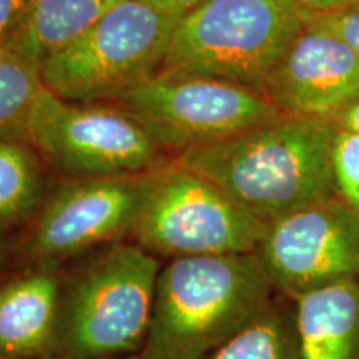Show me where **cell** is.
Masks as SVG:
<instances>
[{
    "mask_svg": "<svg viewBox=\"0 0 359 359\" xmlns=\"http://www.w3.org/2000/svg\"><path fill=\"white\" fill-rule=\"evenodd\" d=\"M114 359H140L138 354H132V356H123V358H114Z\"/></svg>",
    "mask_w": 359,
    "mask_h": 359,
    "instance_id": "obj_25",
    "label": "cell"
},
{
    "mask_svg": "<svg viewBox=\"0 0 359 359\" xmlns=\"http://www.w3.org/2000/svg\"><path fill=\"white\" fill-rule=\"evenodd\" d=\"M336 193L359 213V133L338 130L333 147Z\"/></svg>",
    "mask_w": 359,
    "mask_h": 359,
    "instance_id": "obj_18",
    "label": "cell"
},
{
    "mask_svg": "<svg viewBox=\"0 0 359 359\" xmlns=\"http://www.w3.org/2000/svg\"><path fill=\"white\" fill-rule=\"evenodd\" d=\"M42 170L24 138L0 140V228L30 217L40 203Z\"/></svg>",
    "mask_w": 359,
    "mask_h": 359,
    "instance_id": "obj_16",
    "label": "cell"
},
{
    "mask_svg": "<svg viewBox=\"0 0 359 359\" xmlns=\"http://www.w3.org/2000/svg\"><path fill=\"white\" fill-rule=\"evenodd\" d=\"M57 268L37 266L0 288V356L48 359L60 298Z\"/></svg>",
    "mask_w": 359,
    "mask_h": 359,
    "instance_id": "obj_12",
    "label": "cell"
},
{
    "mask_svg": "<svg viewBox=\"0 0 359 359\" xmlns=\"http://www.w3.org/2000/svg\"><path fill=\"white\" fill-rule=\"evenodd\" d=\"M303 25L294 0H205L180 17L161 70L205 75L262 92Z\"/></svg>",
    "mask_w": 359,
    "mask_h": 359,
    "instance_id": "obj_4",
    "label": "cell"
},
{
    "mask_svg": "<svg viewBox=\"0 0 359 359\" xmlns=\"http://www.w3.org/2000/svg\"><path fill=\"white\" fill-rule=\"evenodd\" d=\"M266 231L218 185L175 160L147 172L132 236L154 257L173 259L257 253Z\"/></svg>",
    "mask_w": 359,
    "mask_h": 359,
    "instance_id": "obj_6",
    "label": "cell"
},
{
    "mask_svg": "<svg viewBox=\"0 0 359 359\" xmlns=\"http://www.w3.org/2000/svg\"><path fill=\"white\" fill-rule=\"evenodd\" d=\"M257 253L273 288L291 302L359 278V213L334 193L269 223Z\"/></svg>",
    "mask_w": 359,
    "mask_h": 359,
    "instance_id": "obj_9",
    "label": "cell"
},
{
    "mask_svg": "<svg viewBox=\"0 0 359 359\" xmlns=\"http://www.w3.org/2000/svg\"><path fill=\"white\" fill-rule=\"evenodd\" d=\"M6 231L4 228H0V259H2L4 253H6Z\"/></svg>",
    "mask_w": 359,
    "mask_h": 359,
    "instance_id": "obj_24",
    "label": "cell"
},
{
    "mask_svg": "<svg viewBox=\"0 0 359 359\" xmlns=\"http://www.w3.org/2000/svg\"><path fill=\"white\" fill-rule=\"evenodd\" d=\"M304 359H359V278L294 299Z\"/></svg>",
    "mask_w": 359,
    "mask_h": 359,
    "instance_id": "obj_13",
    "label": "cell"
},
{
    "mask_svg": "<svg viewBox=\"0 0 359 359\" xmlns=\"http://www.w3.org/2000/svg\"><path fill=\"white\" fill-rule=\"evenodd\" d=\"M298 4L299 11L303 13V19H314V17L326 15V13H333L343 11L359 0H294Z\"/></svg>",
    "mask_w": 359,
    "mask_h": 359,
    "instance_id": "obj_20",
    "label": "cell"
},
{
    "mask_svg": "<svg viewBox=\"0 0 359 359\" xmlns=\"http://www.w3.org/2000/svg\"><path fill=\"white\" fill-rule=\"evenodd\" d=\"M25 140L60 172L77 178L147 173L163 148L118 105L80 103L42 88L27 122Z\"/></svg>",
    "mask_w": 359,
    "mask_h": 359,
    "instance_id": "obj_8",
    "label": "cell"
},
{
    "mask_svg": "<svg viewBox=\"0 0 359 359\" xmlns=\"http://www.w3.org/2000/svg\"><path fill=\"white\" fill-rule=\"evenodd\" d=\"M118 2L122 0H30L0 48L40 69Z\"/></svg>",
    "mask_w": 359,
    "mask_h": 359,
    "instance_id": "obj_14",
    "label": "cell"
},
{
    "mask_svg": "<svg viewBox=\"0 0 359 359\" xmlns=\"http://www.w3.org/2000/svg\"><path fill=\"white\" fill-rule=\"evenodd\" d=\"M336 133L330 120L283 116L228 140L190 148L177 161L269 224L334 195Z\"/></svg>",
    "mask_w": 359,
    "mask_h": 359,
    "instance_id": "obj_1",
    "label": "cell"
},
{
    "mask_svg": "<svg viewBox=\"0 0 359 359\" xmlns=\"http://www.w3.org/2000/svg\"><path fill=\"white\" fill-rule=\"evenodd\" d=\"M0 359H7V358H4V356H0Z\"/></svg>",
    "mask_w": 359,
    "mask_h": 359,
    "instance_id": "obj_26",
    "label": "cell"
},
{
    "mask_svg": "<svg viewBox=\"0 0 359 359\" xmlns=\"http://www.w3.org/2000/svg\"><path fill=\"white\" fill-rule=\"evenodd\" d=\"M304 22L333 34L359 57V2L343 8V11L326 13V15L314 17V19Z\"/></svg>",
    "mask_w": 359,
    "mask_h": 359,
    "instance_id": "obj_19",
    "label": "cell"
},
{
    "mask_svg": "<svg viewBox=\"0 0 359 359\" xmlns=\"http://www.w3.org/2000/svg\"><path fill=\"white\" fill-rule=\"evenodd\" d=\"M205 359H304L294 303L273 299L259 316Z\"/></svg>",
    "mask_w": 359,
    "mask_h": 359,
    "instance_id": "obj_15",
    "label": "cell"
},
{
    "mask_svg": "<svg viewBox=\"0 0 359 359\" xmlns=\"http://www.w3.org/2000/svg\"><path fill=\"white\" fill-rule=\"evenodd\" d=\"M262 92L285 115L334 122L359 100V57L333 34L304 22Z\"/></svg>",
    "mask_w": 359,
    "mask_h": 359,
    "instance_id": "obj_11",
    "label": "cell"
},
{
    "mask_svg": "<svg viewBox=\"0 0 359 359\" xmlns=\"http://www.w3.org/2000/svg\"><path fill=\"white\" fill-rule=\"evenodd\" d=\"M30 0H0V42L12 32Z\"/></svg>",
    "mask_w": 359,
    "mask_h": 359,
    "instance_id": "obj_21",
    "label": "cell"
},
{
    "mask_svg": "<svg viewBox=\"0 0 359 359\" xmlns=\"http://www.w3.org/2000/svg\"><path fill=\"white\" fill-rule=\"evenodd\" d=\"M163 150L178 155L288 116L259 90L187 72L160 70L116 98Z\"/></svg>",
    "mask_w": 359,
    "mask_h": 359,
    "instance_id": "obj_7",
    "label": "cell"
},
{
    "mask_svg": "<svg viewBox=\"0 0 359 359\" xmlns=\"http://www.w3.org/2000/svg\"><path fill=\"white\" fill-rule=\"evenodd\" d=\"M258 253L173 258L160 268L140 359H205L275 299Z\"/></svg>",
    "mask_w": 359,
    "mask_h": 359,
    "instance_id": "obj_2",
    "label": "cell"
},
{
    "mask_svg": "<svg viewBox=\"0 0 359 359\" xmlns=\"http://www.w3.org/2000/svg\"><path fill=\"white\" fill-rule=\"evenodd\" d=\"M147 6L156 8V11L167 13L172 17H183L185 13L191 12L193 8L198 7L205 0H140Z\"/></svg>",
    "mask_w": 359,
    "mask_h": 359,
    "instance_id": "obj_22",
    "label": "cell"
},
{
    "mask_svg": "<svg viewBox=\"0 0 359 359\" xmlns=\"http://www.w3.org/2000/svg\"><path fill=\"white\" fill-rule=\"evenodd\" d=\"M158 273L156 258L137 243L102 246L60 280L48 359H114L140 353Z\"/></svg>",
    "mask_w": 359,
    "mask_h": 359,
    "instance_id": "obj_3",
    "label": "cell"
},
{
    "mask_svg": "<svg viewBox=\"0 0 359 359\" xmlns=\"http://www.w3.org/2000/svg\"><path fill=\"white\" fill-rule=\"evenodd\" d=\"M145 175L77 178L58 187L35 219L27 245L30 258L37 266L57 268L64 259L132 236Z\"/></svg>",
    "mask_w": 359,
    "mask_h": 359,
    "instance_id": "obj_10",
    "label": "cell"
},
{
    "mask_svg": "<svg viewBox=\"0 0 359 359\" xmlns=\"http://www.w3.org/2000/svg\"><path fill=\"white\" fill-rule=\"evenodd\" d=\"M42 88L37 67L0 48V140H25L29 115Z\"/></svg>",
    "mask_w": 359,
    "mask_h": 359,
    "instance_id": "obj_17",
    "label": "cell"
},
{
    "mask_svg": "<svg viewBox=\"0 0 359 359\" xmlns=\"http://www.w3.org/2000/svg\"><path fill=\"white\" fill-rule=\"evenodd\" d=\"M178 20L140 0H122L40 65L43 88L70 102H115L163 69Z\"/></svg>",
    "mask_w": 359,
    "mask_h": 359,
    "instance_id": "obj_5",
    "label": "cell"
},
{
    "mask_svg": "<svg viewBox=\"0 0 359 359\" xmlns=\"http://www.w3.org/2000/svg\"><path fill=\"white\" fill-rule=\"evenodd\" d=\"M338 130H346V132L359 133V100L353 103L348 110H344L338 118L334 120Z\"/></svg>",
    "mask_w": 359,
    "mask_h": 359,
    "instance_id": "obj_23",
    "label": "cell"
}]
</instances>
